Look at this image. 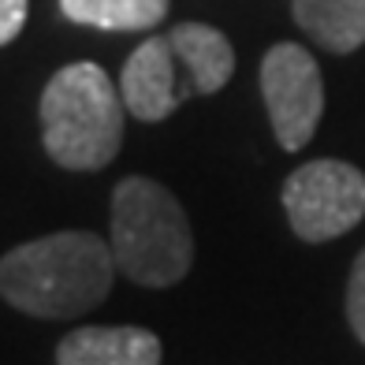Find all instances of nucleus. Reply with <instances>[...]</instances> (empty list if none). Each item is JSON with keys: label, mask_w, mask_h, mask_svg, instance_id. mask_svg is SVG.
Here are the masks:
<instances>
[{"label": "nucleus", "mask_w": 365, "mask_h": 365, "mask_svg": "<svg viewBox=\"0 0 365 365\" xmlns=\"http://www.w3.org/2000/svg\"><path fill=\"white\" fill-rule=\"evenodd\" d=\"M60 11L97 30H149L168 15V0H60Z\"/></svg>", "instance_id": "obj_9"}, {"label": "nucleus", "mask_w": 365, "mask_h": 365, "mask_svg": "<svg viewBox=\"0 0 365 365\" xmlns=\"http://www.w3.org/2000/svg\"><path fill=\"white\" fill-rule=\"evenodd\" d=\"M41 142L60 168L97 172L120 153L123 97L97 63L60 68L41 93Z\"/></svg>", "instance_id": "obj_3"}, {"label": "nucleus", "mask_w": 365, "mask_h": 365, "mask_svg": "<svg viewBox=\"0 0 365 365\" xmlns=\"http://www.w3.org/2000/svg\"><path fill=\"white\" fill-rule=\"evenodd\" d=\"M346 321H351L354 336L365 343V250L358 254L351 269V284H346Z\"/></svg>", "instance_id": "obj_10"}, {"label": "nucleus", "mask_w": 365, "mask_h": 365, "mask_svg": "<svg viewBox=\"0 0 365 365\" xmlns=\"http://www.w3.org/2000/svg\"><path fill=\"white\" fill-rule=\"evenodd\" d=\"M56 365H160V339L145 328H75Z\"/></svg>", "instance_id": "obj_7"}, {"label": "nucleus", "mask_w": 365, "mask_h": 365, "mask_svg": "<svg viewBox=\"0 0 365 365\" xmlns=\"http://www.w3.org/2000/svg\"><path fill=\"white\" fill-rule=\"evenodd\" d=\"M115 272L120 269L105 239L90 231H56L0 257V294L30 317L56 321L101 306Z\"/></svg>", "instance_id": "obj_1"}, {"label": "nucleus", "mask_w": 365, "mask_h": 365, "mask_svg": "<svg viewBox=\"0 0 365 365\" xmlns=\"http://www.w3.org/2000/svg\"><path fill=\"white\" fill-rule=\"evenodd\" d=\"M235 71V48L217 26L179 23L172 34L145 38L120 75L123 108L142 123H160L197 93H217Z\"/></svg>", "instance_id": "obj_2"}, {"label": "nucleus", "mask_w": 365, "mask_h": 365, "mask_svg": "<svg viewBox=\"0 0 365 365\" xmlns=\"http://www.w3.org/2000/svg\"><path fill=\"white\" fill-rule=\"evenodd\" d=\"M294 23L328 53H354L365 45V0H291Z\"/></svg>", "instance_id": "obj_8"}, {"label": "nucleus", "mask_w": 365, "mask_h": 365, "mask_svg": "<svg viewBox=\"0 0 365 365\" xmlns=\"http://www.w3.org/2000/svg\"><path fill=\"white\" fill-rule=\"evenodd\" d=\"M26 15H30V0H0V45L23 34Z\"/></svg>", "instance_id": "obj_11"}, {"label": "nucleus", "mask_w": 365, "mask_h": 365, "mask_svg": "<svg viewBox=\"0 0 365 365\" xmlns=\"http://www.w3.org/2000/svg\"><path fill=\"white\" fill-rule=\"evenodd\" d=\"M112 257L142 287H172L190 272L194 235L172 190L145 175H127L112 190Z\"/></svg>", "instance_id": "obj_4"}, {"label": "nucleus", "mask_w": 365, "mask_h": 365, "mask_svg": "<svg viewBox=\"0 0 365 365\" xmlns=\"http://www.w3.org/2000/svg\"><path fill=\"white\" fill-rule=\"evenodd\" d=\"M284 209L298 239H339L365 217V175L346 160H309L287 175Z\"/></svg>", "instance_id": "obj_5"}, {"label": "nucleus", "mask_w": 365, "mask_h": 365, "mask_svg": "<svg viewBox=\"0 0 365 365\" xmlns=\"http://www.w3.org/2000/svg\"><path fill=\"white\" fill-rule=\"evenodd\" d=\"M261 93L264 108L284 149H302L324 112V78L321 68L302 45L279 41L261 60Z\"/></svg>", "instance_id": "obj_6"}]
</instances>
